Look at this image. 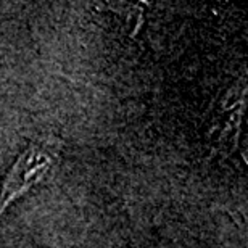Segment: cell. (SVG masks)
I'll use <instances>...</instances> for the list:
<instances>
[{"instance_id": "cell-1", "label": "cell", "mask_w": 248, "mask_h": 248, "mask_svg": "<svg viewBox=\"0 0 248 248\" xmlns=\"http://www.w3.org/2000/svg\"><path fill=\"white\" fill-rule=\"evenodd\" d=\"M60 143L55 139H44L32 143L15 161L0 192V216L12 203L41 182L58 160Z\"/></svg>"}]
</instances>
